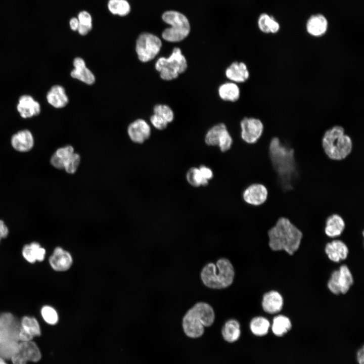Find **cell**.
I'll return each mask as SVG.
<instances>
[{"instance_id": "obj_1", "label": "cell", "mask_w": 364, "mask_h": 364, "mask_svg": "<svg viewBox=\"0 0 364 364\" xmlns=\"http://www.w3.org/2000/svg\"><path fill=\"white\" fill-rule=\"evenodd\" d=\"M268 246L275 252L284 251L292 256L300 248L302 232L287 218L280 217L267 231Z\"/></svg>"}, {"instance_id": "obj_2", "label": "cell", "mask_w": 364, "mask_h": 364, "mask_svg": "<svg viewBox=\"0 0 364 364\" xmlns=\"http://www.w3.org/2000/svg\"><path fill=\"white\" fill-rule=\"evenodd\" d=\"M214 319L212 306L206 302H198L188 310L183 318L184 332L190 338H199L203 335L204 328L211 326Z\"/></svg>"}, {"instance_id": "obj_3", "label": "cell", "mask_w": 364, "mask_h": 364, "mask_svg": "<svg viewBox=\"0 0 364 364\" xmlns=\"http://www.w3.org/2000/svg\"><path fill=\"white\" fill-rule=\"evenodd\" d=\"M322 146L327 157L333 160H341L351 152L353 144L351 138L345 133L343 126H332L324 133Z\"/></svg>"}, {"instance_id": "obj_4", "label": "cell", "mask_w": 364, "mask_h": 364, "mask_svg": "<svg viewBox=\"0 0 364 364\" xmlns=\"http://www.w3.org/2000/svg\"><path fill=\"white\" fill-rule=\"evenodd\" d=\"M20 319L11 312L0 313V356L7 360L18 350Z\"/></svg>"}, {"instance_id": "obj_5", "label": "cell", "mask_w": 364, "mask_h": 364, "mask_svg": "<svg viewBox=\"0 0 364 364\" xmlns=\"http://www.w3.org/2000/svg\"><path fill=\"white\" fill-rule=\"evenodd\" d=\"M235 277L234 266L231 261L225 258L219 259L216 262L209 263L202 269L201 278L203 284L208 288L221 289L230 286Z\"/></svg>"}, {"instance_id": "obj_6", "label": "cell", "mask_w": 364, "mask_h": 364, "mask_svg": "<svg viewBox=\"0 0 364 364\" xmlns=\"http://www.w3.org/2000/svg\"><path fill=\"white\" fill-rule=\"evenodd\" d=\"M188 66V61L182 51L178 47L173 48L167 57H161L156 61L155 67L160 73L161 79L166 81L176 79L184 73Z\"/></svg>"}, {"instance_id": "obj_7", "label": "cell", "mask_w": 364, "mask_h": 364, "mask_svg": "<svg viewBox=\"0 0 364 364\" xmlns=\"http://www.w3.org/2000/svg\"><path fill=\"white\" fill-rule=\"evenodd\" d=\"M163 21L171 26L162 33V38L170 42L183 40L190 32V25L188 18L182 13L175 11H167L162 15Z\"/></svg>"}, {"instance_id": "obj_8", "label": "cell", "mask_w": 364, "mask_h": 364, "mask_svg": "<svg viewBox=\"0 0 364 364\" xmlns=\"http://www.w3.org/2000/svg\"><path fill=\"white\" fill-rule=\"evenodd\" d=\"M354 284V277L349 267L345 264L332 271L327 282V288L334 295H345Z\"/></svg>"}, {"instance_id": "obj_9", "label": "cell", "mask_w": 364, "mask_h": 364, "mask_svg": "<svg viewBox=\"0 0 364 364\" xmlns=\"http://www.w3.org/2000/svg\"><path fill=\"white\" fill-rule=\"evenodd\" d=\"M162 44L161 40L157 36L149 32L141 34L135 46L139 60L143 62L153 60L160 52Z\"/></svg>"}, {"instance_id": "obj_10", "label": "cell", "mask_w": 364, "mask_h": 364, "mask_svg": "<svg viewBox=\"0 0 364 364\" xmlns=\"http://www.w3.org/2000/svg\"><path fill=\"white\" fill-rule=\"evenodd\" d=\"M204 141L210 146H218L221 152L229 150L233 145V140L227 127L223 123L212 126L207 131Z\"/></svg>"}, {"instance_id": "obj_11", "label": "cell", "mask_w": 364, "mask_h": 364, "mask_svg": "<svg viewBox=\"0 0 364 364\" xmlns=\"http://www.w3.org/2000/svg\"><path fill=\"white\" fill-rule=\"evenodd\" d=\"M241 138L248 145H254L257 143L262 136L264 125L258 118L244 117L240 123Z\"/></svg>"}, {"instance_id": "obj_12", "label": "cell", "mask_w": 364, "mask_h": 364, "mask_svg": "<svg viewBox=\"0 0 364 364\" xmlns=\"http://www.w3.org/2000/svg\"><path fill=\"white\" fill-rule=\"evenodd\" d=\"M268 191L266 187L260 183H252L247 186L242 193V198L247 205L259 206L266 201Z\"/></svg>"}, {"instance_id": "obj_13", "label": "cell", "mask_w": 364, "mask_h": 364, "mask_svg": "<svg viewBox=\"0 0 364 364\" xmlns=\"http://www.w3.org/2000/svg\"><path fill=\"white\" fill-rule=\"evenodd\" d=\"M20 329L19 333L20 342L33 340L41 334V325L34 316L24 315L20 319Z\"/></svg>"}, {"instance_id": "obj_14", "label": "cell", "mask_w": 364, "mask_h": 364, "mask_svg": "<svg viewBox=\"0 0 364 364\" xmlns=\"http://www.w3.org/2000/svg\"><path fill=\"white\" fill-rule=\"evenodd\" d=\"M324 250L328 259L337 263L346 259L349 253L347 245L338 238L327 242Z\"/></svg>"}, {"instance_id": "obj_15", "label": "cell", "mask_w": 364, "mask_h": 364, "mask_svg": "<svg viewBox=\"0 0 364 364\" xmlns=\"http://www.w3.org/2000/svg\"><path fill=\"white\" fill-rule=\"evenodd\" d=\"M261 304L265 313L275 314L283 310L285 304L284 299L280 292L271 290L263 294Z\"/></svg>"}, {"instance_id": "obj_16", "label": "cell", "mask_w": 364, "mask_h": 364, "mask_svg": "<svg viewBox=\"0 0 364 364\" xmlns=\"http://www.w3.org/2000/svg\"><path fill=\"white\" fill-rule=\"evenodd\" d=\"M17 110L20 116L24 119L38 116L41 112V105L29 95L21 96L17 104Z\"/></svg>"}, {"instance_id": "obj_17", "label": "cell", "mask_w": 364, "mask_h": 364, "mask_svg": "<svg viewBox=\"0 0 364 364\" xmlns=\"http://www.w3.org/2000/svg\"><path fill=\"white\" fill-rule=\"evenodd\" d=\"M127 133L132 141L142 144L149 138L151 127L145 120L139 119L129 124Z\"/></svg>"}, {"instance_id": "obj_18", "label": "cell", "mask_w": 364, "mask_h": 364, "mask_svg": "<svg viewBox=\"0 0 364 364\" xmlns=\"http://www.w3.org/2000/svg\"><path fill=\"white\" fill-rule=\"evenodd\" d=\"M224 74L229 81L237 84L246 82L250 77L248 67L243 62H232L225 69Z\"/></svg>"}, {"instance_id": "obj_19", "label": "cell", "mask_w": 364, "mask_h": 364, "mask_svg": "<svg viewBox=\"0 0 364 364\" xmlns=\"http://www.w3.org/2000/svg\"><path fill=\"white\" fill-rule=\"evenodd\" d=\"M49 261L54 270L63 271L70 267L72 263V258L68 252L61 247H57L50 256Z\"/></svg>"}, {"instance_id": "obj_20", "label": "cell", "mask_w": 364, "mask_h": 364, "mask_svg": "<svg viewBox=\"0 0 364 364\" xmlns=\"http://www.w3.org/2000/svg\"><path fill=\"white\" fill-rule=\"evenodd\" d=\"M15 354L27 363L38 362L41 358L40 349L33 340L20 342L18 352Z\"/></svg>"}, {"instance_id": "obj_21", "label": "cell", "mask_w": 364, "mask_h": 364, "mask_svg": "<svg viewBox=\"0 0 364 364\" xmlns=\"http://www.w3.org/2000/svg\"><path fill=\"white\" fill-rule=\"evenodd\" d=\"M345 228L343 218L338 214L333 213L329 216L325 221L324 233L331 239L339 238Z\"/></svg>"}, {"instance_id": "obj_22", "label": "cell", "mask_w": 364, "mask_h": 364, "mask_svg": "<svg viewBox=\"0 0 364 364\" xmlns=\"http://www.w3.org/2000/svg\"><path fill=\"white\" fill-rule=\"evenodd\" d=\"M11 142L12 147L21 152L29 151L34 145L33 135L28 129L20 130L13 134Z\"/></svg>"}, {"instance_id": "obj_23", "label": "cell", "mask_w": 364, "mask_h": 364, "mask_svg": "<svg viewBox=\"0 0 364 364\" xmlns=\"http://www.w3.org/2000/svg\"><path fill=\"white\" fill-rule=\"evenodd\" d=\"M74 69L71 72L72 78L77 79L87 84H92L95 81V77L86 66L84 61L77 57L73 61Z\"/></svg>"}, {"instance_id": "obj_24", "label": "cell", "mask_w": 364, "mask_h": 364, "mask_svg": "<svg viewBox=\"0 0 364 364\" xmlns=\"http://www.w3.org/2000/svg\"><path fill=\"white\" fill-rule=\"evenodd\" d=\"M47 102L55 108L65 107L69 102L65 88L61 85L56 84L52 86L46 95Z\"/></svg>"}, {"instance_id": "obj_25", "label": "cell", "mask_w": 364, "mask_h": 364, "mask_svg": "<svg viewBox=\"0 0 364 364\" xmlns=\"http://www.w3.org/2000/svg\"><path fill=\"white\" fill-rule=\"evenodd\" d=\"M328 23L326 17L321 14L311 16L307 20L306 28L307 32L315 37L323 35L327 31Z\"/></svg>"}, {"instance_id": "obj_26", "label": "cell", "mask_w": 364, "mask_h": 364, "mask_svg": "<svg viewBox=\"0 0 364 364\" xmlns=\"http://www.w3.org/2000/svg\"><path fill=\"white\" fill-rule=\"evenodd\" d=\"M46 254L45 249L36 242L24 245L22 250L24 258L31 263L42 261L45 258Z\"/></svg>"}, {"instance_id": "obj_27", "label": "cell", "mask_w": 364, "mask_h": 364, "mask_svg": "<svg viewBox=\"0 0 364 364\" xmlns=\"http://www.w3.org/2000/svg\"><path fill=\"white\" fill-rule=\"evenodd\" d=\"M292 328L291 320L283 314H277L274 316L270 325L273 334L281 337L287 334Z\"/></svg>"}, {"instance_id": "obj_28", "label": "cell", "mask_w": 364, "mask_h": 364, "mask_svg": "<svg viewBox=\"0 0 364 364\" xmlns=\"http://www.w3.org/2000/svg\"><path fill=\"white\" fill-rule=\"evenodd\" d=\"M240 94L238 84L231 81L222 83L218 88V96L224 101L236 102L239 99Z\"/></svg>"}, {"instance_id": "obj_29", "label": "cell", "mask_w": 364, "mask_h": 364, "mask_svg": "<svg viewBox=\"0 0 364 364\" xmlns=\"http://www.w3.org/2000/svg\"><path fill=\"white\" fill-rule=\"evenodd\" d=\"M221 334L223 339L228 343H232L237 341L241 335L239 322L235 319L227 321L222 328Z\"/></svg>"}, {"instance_id": "obj_30", "label": "cell", "mask_w": 364, "mask_h": 364, "mask_svg": "<svg viewBox=\"0 0 364 364\" xmlns=\"http://www.w3.org/2000/svg\"><path fill=\"white\" fill-rule=\"evenodd\" d=\"M270 325V321L265 317L256 316L251 320L249 328L254 335L262 337L268 333Z\"/></svg>"}, {"instance_id": "obj_31", "label": "cell", "mask_w": 364, "mask_h": 364, "mask_svg": "<svg viewBox=\"0 0 364 364\" xmlns=\"http://www.w3.org/2000/svg\"><path fill=\"white\" fill-rule=\"evenodd\" d=\"M74 153L73 148L70 145L60 148L56 150L51 158V163L55 168L64 169L65 162Z\"/></svg>"}, {"instance_id": "obj_32", "label": "cell", "mask_w": 364, "mask_h": 364, "mask_svg": "<svg viewBox=\"0 0 364 364\" xmlns=\"http://www.w3.org/2000/svg\"><path fill=\"white\" fill-rule=\"evenodd\" d=\"M259 29L265 33H276L280 29L279 23L272 17L263 13L260 15L258 20Z\"/></svg>"}, {"instance_id": "obj_33", "label": "cell", "mask_w": 364, "mask_h": 364, "mask_svg": "<svg viewBox=\"0 0 364 364\" xmlns=\"http://www.w3.org/2000/svg\"><path fill=\"white\" fill-rule=\"evenodd\" d=\"M107 7L113 15L125 16L130 12V5L127 0H109Z\"/></svg>"}, {"instance_id": "obj_34", "label": "cell", "mask_w": 364, "mask_h": 364, "mask_svg": "<svg viewBox=\"0 0 364 364\" xmlns=\"http://www.w3.org/2000/svg\"><path fill=\"white\" fill-rule=\"evenodd\" d=\"M186 179L191 186L194 187L207 186L209 182L203 177L199 167H191L188 170Z\"/></svg>"}, {"instance_id": "obj_35", "label": "cell", "mask_w": 364, "mask_h": 364, "mask_svg": "<svg viewBox=\"0 0 364 364\" xmlns=\"http://www.w3.org/2000/svg\"><path fill=\"white\" fill-rule=\"evenodd\" d=\"M79 26L77 31L81 35L87 34L92 29V17L89 12L86 11L80 12L77 16Z\"/></svg>"}, {"instance_id": "obj_36", "label": "cell", "mask_w": 364, "mask_h": 364, "mask_svg": "<svg viewBox=\"0 0 364 364\" xmlns=\"http://www.w3.org/2000/svg\"><path fill=\"white\" fill-rule=\"evenodd\" d=\"M41 315L46 324L53 326L56 325L59 321V316L56 310L49 305L43 306L41 309Z\"/></svg>"}, {"instance_id": "obj_37", "label": "cell", "mask_w": 364, "mask_h": 364, "mask_svg": "<svg viewBox=\"0 0 364 364\" xmlns=\"http://www.w3.org/2000/svg\"><path fill=\"white\" fill-rule=\"evenodd\" d=\"M154 114H156L164 119L168 123L172 122L174 119V113L172 109L165 104H158L154 106Z\"/></svg>"}, {"instance_id": "obj_38", "label": "cell", "mask_w": 364, "mask_h": 364, "mask_svg": "<svg viewBox=\"0 0 364 364\" xmlns=\"http://www.w3.org/2000/svg\"><path fill=\"white\" fill-rule=\"evenodd\" d=\"M80 162V157L77 153H73L65 162L64 169L70 174H73L77 170Z\"/></svg>"}, {"instance_id": "obj_39", "label": "cell", "mask_w": 364, "mask_h": 364, "mask_svg": "<svg viewBox=\"0 0 364 364\" xmlns=\"http://www.w3.org/2000/svg\"><path fill=\"white\" fill-rule=\"evenodd\" d=\"M150 122L152 125L158 130L165 129L168 124V123L164 119L156 114H154L151 116Z\"/></svg>"}, {"instance_id": "obj_40", "label": "cell", "mask_w": 364, "mask_h": 364, "mask_svg": "<svg viewBox=\"0 0 364 364\" xmlns=\"http://www.w3.org/2000/svg\"><path fill=\"white\" fill-rule=\"evenodd\" d=\"M199 168L203 176V177L208 180L211 179L213 177V172L212 169L209 167L201 165L199 167Z\"/></svg>"}, {"instance_id": "obj_41", "label": "cell", "mask_w": 364, "mask_h": 364, "mask_svg": "<svg viewBox=\"0 0 364 364\" xmlns=\"http://www.w3.org/2000/svg\"><path fill=\"white\" fill-rule=\"evenodd\" d=\"M9 234V230L4 222L0 220V242L2 239L6 238Z\"/></svg>"}, {"instance_id": "obj_42", "label": "cell", "mask_w": 364, "mask_h": 364, "mask_svg": "<svg viewBox=\"0 0 364 364\" xmlns=\"http://www.w3.org/2000/svg\"><path fill=\"white\" fill-rule=\"evenodd\" d=\"M357 362L358 364H364V347L362 346L357 351L356 354Z\"/></svg>"}, {"instance_id": "obj_43", "label": "cell", "mask_w": 364, "mask_h": 364, "mask_svg": "<svg viewBox=\"0 0 364 364\" xmlns=\"http://www.w3.org/2000/svg\"><path fill=\"white\" fill-rule=\"evenodd\" d=\"M9 364H27V362L19 357L17 355H13L10 360H7Z\"/></svg>"}, {"instance_id": "obj_44", "label": "cell", "mask_w": 364, "mask_h": 364, "mask_svg": "<svg viewBox=\"0 0 364 364\" xmlns=\"http://www.w3.org/2000/svg\"><path fill=\"white\" fill-rule=\"evenodd\" d=\"M69 26L73 31H77L79 26V21L77 17H72L69 20Z\"/></svg>"}, {"instance_id": "obj_45", "label": "cell", "mask_w": 364, "mask_h": 364, "mask_svg": "<svg viewBox=\"0 0 364 364\" xmlns=\"http://www.w3.org/2000/svg\"><path fill=\"white\" fill-rule=\"evenodd\" d=\"M0 364H9V363L6 359L2 356H0Z\"/></svg>"}]
</instances>
